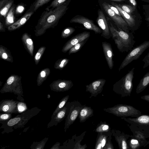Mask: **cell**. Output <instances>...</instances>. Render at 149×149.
Returning <instances> with one entry per match:
<instances>
[{
	"instance_id": "cell-1",
	"label": "cell",
	"mask_w": 149,
	"mask_h": 149,
	"mask_svg": "<svg viewBox=\"0 0 149 149\" xmlns=\"http://www.w3.org/2000/svg\"><path fill=\"white\" fill-rule=\"evenodd\" d=\"M72 0H68L62 5L50 10H45L42 13L35 27L36 36L44 34L48 29L54 28L65 13Z\"/></svg>"
},
{
	"instance_id": "cell-9",
	"label": "cell",
	"mask_w": 149,
	"mask_h": 149,
	"mask_svg": "<svg viewBox=\"0 0 149 149\" xmlns=\"http://www.w3.org/2000/svg\"><path fill=\"white\" fill-rule=\"evenodd\" d=\"M84 106L82 105L77 101L73 102L69 113L67 116L64 127L65 132L79 116L80 112Z\"/></svg>"
},
{
	"instance_id": "cell-4",
	"label": "cell",
	"mask_w": 149,
	"mask_h": 149,
	"mask_svg": "<svg viewBox=\"0 0 149 149\" xmlns=\"http://www.w3.org/2000/svg\"><path fill=\"white\" fill-rule=\"evenodd\" d=\"M106 112L121 117H137L142 115L141 112L131 105L120 104L111 107L105 108Z\"/></svg>"
},
{
	"instance_id": "cell-40",
	"label": "cell",
	"mask_w": 149,
	"mask_h": 149,
	"mask_svg": "<svg viewBox=\"0 0 149 149\" xmlns=\"http://www.w3.org/2000/svg\"><path fill=\"white\" fill-rule=\"evenodd\" d=\"M25 8L23 4H19L15 8V14L19 15L22 13L24 11Z\"/></svg>"
},
{
	"instance_id": "cell-30",
	"label": "cell",
	"mask_w": 149,
	"mask_h": 149,
	"mask_svg": "<svg viewBox=\"0 0 149 149\" xmlns=\"http://www.w3.org/2000/svg\"><path fill=\"white\" fill-rule=\"evenodd\" d=\"M69 61V59L66 58L59 59L55 62L54 65V68L62 70L67 65Z\"/></svg>"
},
{
	"instance_id": "cell-17",
	"label": "cell",
	"mask_w": 149,
	"mask_h": 149,
	"mask_svg": "<svg viewBox=\"0 0 149 149\" xmlns=\"http://www.w3.org/2000/svg\"><path fill=\"white\" fill-rule=\"evenodd\" d=\"M122 119L130 124L149 126V115H141L135 118L121 117Z\"/></svg>"
},
{
	"instance_id": "cell-46",
	"label": "cell",
	"mask_w": 149,
	"mask_h": 149,
	"mask_svg": "<svg viewBox=\"0 0 149 149\" xmlns=\"http://www.w3.org/2000/svg\"><path fill=\"white\" fill-rule=\"evenodd\" d=\"M10 117V115L8 114H3L0 116L1 120H4L8 119Z\"/></svg>"
},
{
	"instance_id": "cell-2",
	"label": "cell",
	"mask_w": 149,
	"mask_h": 149,
	"mask_svg": "<svg viewBox=\"0 0 149 149\" xmlns=\"http://www.w3.org/2000/svg\"><path fill=\"white\" fill-rule=\"evenodd\" d=\"M111 36L119 51L121 52H128L133 47L135 41L132 32L125 31L118 27L109 17H106Z\"/></svg>"
},
{
	"instance_id": "cell-37",
	"label": "cell",
	"mask_w": 149,
	"mask_h": 149,
	"mask_svg": "<svg viewBox=\"0 0 149 149\" xmlns=\"http://www.w3.org/2000/svg\"><path fill=\"white\" fill-rule=\"evenodd\" d=\"M11 102H7L3 103L1 107V109L2 111L4 112H10L12 110V108H13L14 104Z\"/></svg>"
},
{
	"instance_id": "cell-33",
	"label": "cell",
	"mask_w": 149,
	"mask_h": 149,
	"mask_svg": "<svg viewBox=\"0 0 149 149\" xmlns=\"http://www.w3.org/2000/svg\"><path fill=\"white\" fill-rule=\"evenodd\" d=\"M69 95H67L63 97L61 100L56 109L54 112L52 116V118L54 117L57 113L64 107L68 101L69 98Z\"/></svg>"
},
{
	"instance_id": "cell-43",
	"label": "cell",
	"mask_w": 149,
	"mask_h": 149,
	"mask_svg": "<svg viewBox=\"0 0 149 149\" xmlns=\"http://www.w3.org/2000/svg\"><path fill=\"white\" fill-rule=\"evenodd\" d=\"M107 4L109 7L113 10L116 14L120 16H121L120 13L117 8L112 5L110 4L107 3Z\"/></svg>"
},
{
	"instance_id": "cell-32",
	"label": "cell",
	"mask_w": 149,
	"mask_h": 149,
	"mask_svg": "<svg viewBox=\"0 0 149 149\" xmlns=\"http://www.w3.org/2000/svg\"><path fill=\"white\" fill-rule=\"evenodd\" d=\"M88 39V38L81 41L72 47L69 50L68 54L70 55L72 54L76 53L79 51L86 43Z\"/></svg>"
},
{
	"instance_id": "cell-27",
	"label": "cell",
	"mask_w": 149,
	"mask_h": 149,
	"mask_svg": "<svg viewBox=\"0 0 149 149\" xmlns=\"http://www.w3.org/2000/svg\"><path fill=\"white\" fill-rule=\"evenodd\" d=\"M50 73V69L46 68L42 70L39 73L37 80V84L40 86L47 79Z\"/></svg>"
},
{
	"instance_id": "cell-5",
	"label": "cell",
	"mask_w": 149,
	"mask_h": 149,
	"mask_svg": "<svg viewBox=\"0 0 149 149\" xmlns=\"http://www.w3.org/2000/svg\"><path fill=\"white\" fill-rule=\"evenodd\" d=\"M149 48V40L145 41L139 45L133 47L122 62L118 68V71H120L133 61L139 58L143 52Z\"/></svg>"
},
{
	"instance_id": "cell-41",
	"label": "cell",
	"mask_w": 149,
	"mask_h": 149,
	"mask_svg": "<svg viewBox=\"0 0 149 149\" xmlns=\"http://www.w3.org/2000/svg\"><path fill=\"white\" fill-rule=\"evenodd\" d=\"M21 120L19 117L15 118L10 120L7 123L8 126H11L17 123Z\"/></svg>"
},
{
	"instance_id": "cell-14",
	"label": "cell",
	"mask_w": 149,
	"mask_h": 149,
	"mask_svg": "<svg viewBox=\"0 0 149 149\" xmlns=\"http://www.w3.org/2000/svg\"><path fill=\"white\" fill-rule=\"evenodd\" d=\"M73 86L70 80L58 79L54 81L50 85L51 88L57 91H68Z\"/></svg>"
},
{
	"instance_id": "cell-51",
	"label": "cell",
	"mask_w": 149,
	"mask_h": 149,
	"mask_svg": "<svg viewBox=\"0 0 149 149\" xmlns=\"http://www.w3.org/2000/svg\"><path fill=\"white\" fill-rule=\"evenodd\" d=\"M145 19L146 21L149 22V13L146 16Z\"/></svg>"
},
{
	"instance_id": "cell-10",
	"label": "cell",
	"mask_w": 149,
	"mask_h": 149,
	"mask_svg": "<svg viewBox=\"0 0 149 149\" xmlns=\"http://www.w3.org/2000/svg\"><path fill=\"white\" fill-rule=\"evenodd\" d=\"M97 14L96 22L102 31L101 36L105 39H109L111 37V34L106 17L101 10H98Z\"/></svg>"
},
{
	"instance_id": "cell-12",
	"label": "cell",
	"mask_w": 149,
	"mask_h": 149,
	"mask_svg": "<svg viewBox=\"0 0 149 149\" xmlns=\"http://www.w3.org/2000/svg\"><path fill=\"white\" fill-rule=\"evenodd\" d=\"M106 80L104 79H100L95 80L90 84L86 86V92L91 94V98L93 97H96L98 94L102 91Z\"/></svg>"
},
{
	"instance_id": "cell-6",
	"label": "cell",
	"mask_w": 149,
	"mask_h": 149,
	"mask_svg": "<svg viewBox=\"0 0 149 149\" xmlns=\"http://www.w3.org/2000/svg\"><path fill=\"white\" fill-rule=\"evenodd\" d=\"M98 2L102 10L116 24L117 26L123 30L129 32V26L127 23L121 17L116 14L110 9L107 5V3L104 0H99Z\"/></svg>"
},
{
	"instance_id": "cell-16",
	"label": "cell",
	"mask_w": 149,
	"mask_h": 149,
	"mask_svg": "<svg viewBox=\"0 0 149 149\" xmlns=\"http://www.w3.org/2000/svg\"><path fill=\"white\" fill-rule=\"evenodd\" d=\"M34 13L28 10L20 18L8 26V30L11 31L19 28L27 22Z\"/></svg>"
},
{
	"instance_id": "cell-35",
	"label": "cell",
	"mask_w": 149,
	"mask_h": 149,
	"mask_svg": "<svg viewBox=\"0 0 149 149\" xmlns=\"http://www.w3.org/2000/svg\"><path fill=\"white\" fill-rule=\"evenodd\" d=\"M68 0H54L50 5L45 9V10L53 9L65 2Z\"/></svg>"
},
{
	"instance_id": "cell-47",
	"label": "cell",
	"mask_w": 149,
	"mask_h": 149,
	"mask_svg": "<svg viewBox=\"0 0 149 149\" xmlns=\"http://www.w3.org/2000/svg\"><path fill=\"white\" fill-rule=\"evenodd\" d=\"M141 99L149 102V95H146L141 96Z\"/></svg>"
},
{
	"instance_id": "cell-42",
	"label": "cell",
	"mask_w": 149,
	"mask_h": 149,
	"mask_svg": "<svg viewBox=\"0 0 149 149\" xmlns=\"http://www.w3.org/2000/svg\"><path fill=\"white\" fill-rule=\"evenodd\" d=\"M142 61L144 63L143 66L144 69L149 66V52L143 58Z\"/></svg>"
},
{
	"instance_id": "cell-38",
	"label": "cell",
	"mask_w": 149,
	"mask_h": 149,
	"mask_svg": "<svg viewBox=\"0 0 149 149\" xmlns=\"http://www.w3.org/2000/svg\"><path fill=\"white\" fill-rule=\"evenodd\" d=\"M130 147L132 149H136L140 147V144L139 141L134 138L131 139L129 142Z\"/></svg>"
},
{
	"instance_id": "cell-39",
	"label": "cell",
	"mask_w": 149,
	"mask_h": 149,
	"mask_svg": "<svg viewBox=\"0 0 149 149\" xmlns=\"http://www.w3.org/2000/svg\"><path fill=\"white\" fill-rule=\"evenodd\" d=\"M112 133L109 135L104 149H114L113 146L111 141Z\"/></svg>"
},
{
	"instance_id": "cell-49",
	"label": "cell",
	"mask_w": 149,
	"mask_h": 149,
	"mask_svg": "<svg viewBox=\"0 0 149 149\" xmlns=\"http://www.w3.org/2000/svg\"><path fill=\"white\" fill-rule=\"evenodd\" d=\"M0 31L3 32L5 31V30L4 29L3 24L1 22H0Z\"/></svg>"
},
{
	"instance_id": "cell-28",
	"label": "cell",
	"mask_w": 149,
	"mask_h": 149,
	"mask_svg": "<svg viewBox=\"0 0 149 149\" xmlns=\"http://www.w3.org/2000/svg\"><path fill=\"white\" fill-rule=\"evenodd\" d=\"M95 131L97 133L107 132L111 131V128L106 121H101L97 125Z\"/></svg>"
},
{
	"instance_id": "cell-3",
	"label": "cell",
	"mask_w": 149,
	"mask_h": 149,
	"mask_svg": "<svg viewBox=\"0 0 149 149\" xmlns=\"http://www.w3.org/2000/svg\"><path fill=\"white\" fill-rule=\"evenodd\" d=\"M135 68H133L113 85V91L122 97H129L133 88V80Z\"/></svg>"
},
{
	"instance_id": "cell-8",
	"label": "cell",
	"mask_w": 149,
	"mask_h": 149,
	"mask_svg": "<svg viewBox=\"0 0 149 149\" xmlns=\"http://www.w3.org/2000/svg\"><path fill=\"white\" fill-rule=\"evenodd\" d=\"M111 4L118 9L121 17L127 24L130 31H135L139 28L140 25V21L137 20L135 15H130L127 13L120 8L118 4L115 2H111Z\"/></svg>"
},
{
	"instance_id": "cell-34",
	"label": "cell",
	"mask_w": 149,
	"mask_h": 149,
	"mask_svg": "<svg viewBox=\"0 0 149 149\" xmlns=\"http://www.w3.org/2000/svg\"><path fill=\"white\" fill-rule=\"evenodd\" d=\"M75 29L72 27L65 28L62 31L61 36L62 38H65L71 36L75 31Z\"/></svg>"
},
{
	"instance_id": "cell-48",
	"label": "cell",
	"mask_w": 149,
	"mask_h": 149,
	"mask_svg": "<svg viewBox=\"0 0 149 149\" xmlns=\"http://www.w3.org/2000/svg\"><path fill=\"white\" fill-rule=\"evenodd\" d=\"M129 2L130 3V5L136 7V3L135 0H129Z\"/></svg>"
},
{
	"instance_id": "cell-13",
	"label": "cell",
	"mask_w": 149,
	"mask_h": 149,
	"mask_svg": "<svg viewBox=\"0 0 149 149\" xmlns=\"http://www.w3.org/2000/svg\"><path fill=\"white\" fill-rule=\"evenodd\" d=\"M112 134L114 137L120 149L129 148L127 140L131 136L125 134L119 130L112 129Z\"/></svg>"
},
{
	"instance_id": "cell-20",
	"label": "cell",
	"mask_w": 149,
	"mask_h": 149,
	"mask_svg": "<svg viewBox=\"0 0 149 149\" xmlns=\"http://www.w3.org/2000/svg\"><path fill=\"white\" fill-rule=\"evenodd\" d=\"M21 77L17 75H11L7 79L3 88L4 89H9L14 88L21 84Z\"/></svg>"
},
{
	"instance_id": "cell-7",
	"label": "cell",
	"mask_w": 149,
	"mask_h": 149,
	"mask_svg": "<svg viewBox=\"0 0 149 149\" xmlns=\"http://www.w3.org/2000/svg\"><path fill=\"white\" fill-rule=\"evenodd\" d=\"M70 22L81 24L87 29L93 31L95 34L102 33L101 29L94 24L93 20L81 15H75L71 19Z\"/></svg>"
},
{
	"instance_id": "cell-36",
	"label": "cell",
	"mask_w": 149,
	"mask_h": 149,
	"mask_svg": "<svg viewBox=\"0 0 149 149\" xmlns=\"http://www.w3.org/2000/svg\"><path fill=\"white\" fill-rule=\"evenodd\" d=\"M46 47L42 46L40 47L34 57V61L36 65H37L40 61L42 55L46 49Z\"/></svg>"
},
{
	"instance_id": "cell-44",
	"label": "cell",
	"mask_w": 149,
	"mask_h": 149,
	"mask_svg": "<svg viewBox=\"0 0 149 149\" xmlns=\"http://www.w3.org/2000/svg\"><path fill=\"white\" fill-rule=\"evenodd\" d=\"M26 105L23 103H19L17 106L18 109L19 111L22 112L24 111L26 109Z\"/></svg>"
},
{
	"instance_id": "cell-26",
	"label": "cell",
	"mask_w": 149,
	"mask_h": 149,
	"mask_svg": "<svg viewBox=\"0 0 149 149\" xmlns=\"http://www.w3.org/2000/svg\"><path fill=\"white\" fill-rule=\"evenodd\" d=\"M0 57L2 59L9 62H12L13 61L10 51L1 45L0 46Z\"/></svg>"
},
{
	"instance_id": "cell-53",
	"label": "cell",
	"mask_w": 149,
	"mask_h": 149,
	"mask_svg": "<svg viewBox=\"0 0 149 149\" xmlns=\"http://www.w3.org/2000/svg\"><path fill=\"white\" fill-rule=\"evenodd\" d=\"M148 27H149V24H148Z\"/></svg>"
},
{
	"instance_id": "cell-23",
	"label": "cell",
	"mask_w": 149,
	"mask_h": 149,
	"mask_svg": "<svg viewBox=\"0 0 149 149\" xmlns=\"http://www.w3.org/2000/svg\"><path fill=\"white\" fill-rule=\"evenodd\" d=\"M14 0H1L0 1V12L1 15L5 18L11 7L13 6Z\"/></svg>"
},
{
	"instance_id": "cell-50",
	"label": "cell",
	"mask_w": 149,
	"mask_h": 149,
	"mask_svg": "<svg viewBox=\"0 0 149 149\" xmlns=\"http://www.w3.org/2000/svg\"><path fill=\"white\" fill-rule=\"evenodd\" d=\"M110 1H116V2H129V1H128V0H109Z\"/></svg>"
},
{
	"instance_id": "cell-19",
	"label": "cell",
	"mask_w": 149,
	"mask_h": 149,
	"mask_svg": "<svg viewBox=\"0 0 149 149\" xmlns=\"http://www.w3.org/2000/svg\"><path fill=\"white\" fill-rule=\"evenodd\" d=\"M72 102H68L66 103L64 107L54 116L55 121L57 123H59L67 116L70 111Z\"/></svg>"
},
{
	"instance_id": "cell-22",
	"label": "cell",
	"mask_w": 149,
	"mask_h": 149,
	"mask_svg": "<svg viewBox=\"0 0 149 149\" xmlns=\"http://www.w3.org/2000/svg\"><path fill=\"white\" fill-rule=\"evenodd\" d=\"M93 115V110L91 107L84 105L79 114V121L81 123L84 122L87 119Z\"/></svg>"
},
{
	"instance_id": "cell-52",
	"label": "cell",
	"mask_w": 149,
	"mask_h": 149,
	"mask_svg": "<svg viewBox=\"0 0 149 149\" xmlns=\"http://www.w3.org/2000/svg\"><path fill=\"white\" fill-rule=\"evenodd\" d=\"M146 2H149V0H139Z\"/></svg>"
},
{
	"instance_id": "cell-29",
	"label": "cell",
	"mask_w": 149,
	"mask_h": 149,
	"mask_svg": "<svg viewBox=\"0 0 149 149\" xmlns=\"http://www.w3.org/2000/svg\"><path fill=\"white\" fill-rule=\"evenodd\" d=\"M51 0H36L30 6L29 10L35 12L40 7L47 3Z\"/></svg>"
},
{
	"instance_id": "cell-18",
	"label": "cell",
	"mask_w": 149,
	"mask_h": 149,
	"mask_svg": "<svg viewBox=\"0 0 149 149\" xmlns=\"http://www.w3.org/2000/svg\"><path fill=\"white\" fill-rule=\"evenodd\" d=\"M111 131L107 132H98L95 146V149H104Z\"/></svg>"
},
{
	"instance_id": "cell-15",
	"label": "cell",
	"mask_w": 149,
	"mask_h": 149,
	"mask_svg": "<svg viewBox=\"0 0 149 149\" xmlns=\"http://www.w3.org/2000/svg\"><path fill=\"white\" fill-rule=\"evenodd\" d=\"M102 46L108 67L110 70H112L114 65L113 60L114 54L111 45L106 42H102Z\"/></svg>"
},
{
	"instance_id": "cell-24",
	"label": "cell",
	"mask_w": 149,
	"mask_h": 149,
	"mask_svg": "<svg viewBox=\"0 0 149 149\" xmlns=\"http://www.w3.org/2000/svg\"><path fill=\"white\" fill-rule=\"evenodd\" d=\"M149 85V72L146 73L140 80L136 88V93L139 94L141 92Z\"/></svg>"
},
{
	"instance_id": "cell-31",
	"label": "cell",
	"mask_w": 149,
	"mask_h": 149,
	"mask_svg": "<svg viewBox=\"0 0 149 149\" xmlns=\"http://www.w3.org/2000/svg\"><path fill=\"white\" fill-rule=\"evenodd\" d=\"M118 6L123 10L130 14L134 15L136 9V7L130 4H118Z\"/></svg>"
},
{
	"instance_id": "cell-21",
	"label": "cell",
	"mask_w": 149,
	"mask_h": 149,
	"mask_svg": "<svg viewBox=\"0 0 149 149\" xmlns=\"http://www.w3.org/2000/svg\"><path fill=\"white\" fill-rule=\"evenodd\" d=\"M22 40L25 49L32 56H33L34 45L33 41L28 34L24 33L22 37Z\"/></svg>"
},
{
	"instance_id": "cell-25",
	"label": "cell",
	"mask_w": 149,
	"mask_h": 149,
	"mask_svg": "<svg viewBox=\"0 0 149 149\" xmlns=\"http://www.w3.org/2000/svg\"><path fill=\"white\" fill-rule=\"evenodd\" d=\"M15 5L13 4L11 7L5 17V25L8 26L14 23L15 20Z\"/></svg>"
},
{
	"instance_id": "cell-45",
	"label": "cell",
	"mask_w": 149,
	"mask_h": 149,
	"mask_svg": "<svg viewBox=\"0 0 149 149\" xmlns=\"http://www.w3.org/2000/svg\"><path fill=\"white\" fill-rule=\"evenodd\" d=\"M80 141H79V142H77L75 145L73 149H85L87 147V146L86 144L82 146L80 143Z\"/></svg>"
},
{
	"instance_id": "cell-11",
	"label": "cell",
	"mask_w": 149,
	"mask_h": 149,
	"mask_svg": "<svg viewBox=\"0 0 149 149\" xmlns=\"http://www.w3.org/2000/svg\"><path fill=\"white\" fill-rule=\"evenodd\" d=\"M90 36V33L88 31H84L72 37L64 45L62 49L63 53H66L72 47L87 39H88Z\"/></svg>"
}]
</instances>
